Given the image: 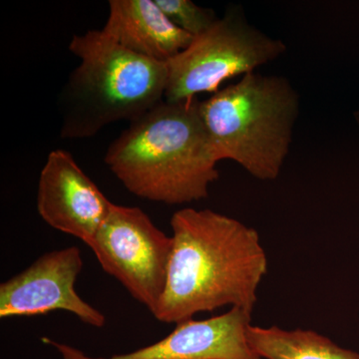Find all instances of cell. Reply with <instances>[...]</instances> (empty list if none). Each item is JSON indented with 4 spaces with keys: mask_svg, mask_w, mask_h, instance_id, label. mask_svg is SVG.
<instances>
[{
    "mask_svg": "<svg viewBox=\"0 0 359 359\" xmlns=\"http://www.w3.org/2000/svg\"><path fill=\"white\" fill-rule=\"evenodd\" d=\"M170 224L173 250L156 320L177 325L226 306L252 313L268 271L257 231L226 215L193 208L175 212Z\"/></svg>",
    "mask_w": 359,
    "mask_h": 359,
    "instance_id": "cell-1",
    "label": "cell"
},
{
    "mask_svg": "<svg viewBox=\"0 0 359 359\" xmlns=\"http://www.w3.org/2000/svg\"><path fill=\"white\" fill-rule=\"evenodd\" d=\"M200 101H163L130 122L110 144L105 163L141 199L183 205L205 199L219 179Z\"/></svg>",
    "mask_w": 359,
    "mask_h": 359,
    "instance_id": "cell-2",
    "label": "cell"
},
{
    "mask_svg": "<svg viewBox=\"0 0 359 359\" xmlns=\"http://www.w3.org/2000/svg\"><path fill=\"white\" fill-rule=\"evenodd\" d=\"M69 50L80 63L59 94L61 138H90L112 123L138 119L165 100L167 63L123 48L102 30L74 35Z\"/></svg>",
    "mask_w": 359,
    "mask_h": 359,
    "instance_id": "cell-3",
    "label": "cell"
},
{
    "mask_svg": "<svg viewBox=\"0 0 359 359\" xmlns=\"http://www.w3.org/2000/svg\"><path fill=\"white\" fill-rule=\"evenodd\" d=\"M301 100L285 77L252 72L200 101L217 160H231L261 181H273L290 153Z\"/></svg>",
    "mask_w": 359,
    "mask_h": 359,
    "instance_id": "cell-4",
    "label": "cell"
},
{
    "mask_svg": "<svg viewBox=\"0 0 359 359\" xmlns=\"http://www.w3.org/2000/svg\"><path fill=\"white\" fill-rule=\"evenodd\" d=\"M285 51V42L250 25L242 7H229L223 18L167 63L165 101L183 102L216 93L226 80L255 72Z\"/></svg>",
    "mask_w": 359,
    "mask_h": 359,
    "instance_id": "cell-5",
    "label": "cell"
},
{
    "mask_svg": "<svg viewBox=\"0 0 359 359\" xmlns=\"http://www.w3.org/2000/svg\"><path fill=\"white\" fill-rule=\"evenodd\" d=\"M89 248L103 271L154 313L166 289L172 237L140 208L113 204Z\"/></svg>",
    "mask_w": 359,
    "mask_h": 359,
    "instance_id": "cell-6",
    "label": "cell"
},
{
    "mask_svg": "<svg viewBox=\"0 0 359 359\" xmlns=\"http://www.w3.org/2000/svg\"><path fill=\"white\" fill-rule=\"evenodd\" d=\"M82 268L79 248L42 255L32 266L1 283L0 318H25L65 311L91 327H104L105 316L82 299L75 290Z\"/></svg>",
    "mask_w": 359,
    "mask_h": 359,
    "instance_id": "cell-7",
    "label": "cell"
},
{
    "mask_svg": "<svg viewBox=\"0 0 359 359\" xmlns=\"http://www.w3.org/2000/svg\"><path fill=\"white\" fill-rule=\"evenodd\" d=\"M252 311L231 308L208 320L193 318L177 323L165 339L130 353L90 358L79 349L43 337L63 359H263L250 346L248 330Z\"/></svg>",
    "mask_w": 359,
    "mask_h": 359,
    "instance_id": "cell-8",
    "label": "cell"
},
{
    "mask_svg": "<svg viewBox=\"0 0 359 359\" xmlns=\"http://www.w3.org/2000/svg\"><path fill=\"white\" fill-rule=\"evenodd\" d=\"M112 205L69 152L49 153L37 191V210L45 223L89 247Z\"/></svg>",
    "mask_w": 359,
    "mask_h": 359,
    "instance_id": "cell-9",
    "label": "cell"
},
{
    "mask_svg": "<svg viewBox=\"0 0 359 359\" xmlns=\"http://www.w3.org/2000/svg\"><path fill=\"white\" fill-rule=\"evenodd\" d=\"M104 34L138 55L168 63L194 37L174 25L155 0H110Z\"/></svg>",
    "mask_w": 359,
    "mask_h": 359,
    "instance_id": "cell-10",
    "label": "cell"
},
{
    "mask_svg": "<svg viewBox=\"0 0 359 359\" xmlns=\"http://www.w3.org/2000/svg\"><path fill=\"white\" fill-rule=\"evenodd\" d=\"M248 339L263 359H359L358 353L342 348L313 330L250 325Z\"/></svg>",
    "mask_w": 359,
    "mask_h": 359,
    "instance_id": "cell-11",
    "label": "cell"
},
{
    "mask_svg": "<svg viewBox=\"0 0 359 359\" xmlns=\"http://www.w3.org/2000/svg\"><path fill=\"white\" fill-rule=\"evenodd\" d=\"M161 11L175 25L184 32L199 36L217 20L216 13L212 9L204 8L191 0H155Z\"/></svg>",
    "mask_w": 359,
    "mask_h": 359,
    "instance_id": "cell-12",
    "label": "cell"
},
{
    "mask_svg": "<svg viewBox=\"0 0 359 359\" xmlns=\"http://www.w3.org/2000/svg\"><path fill=\"white\" fill-rule=\"evenodd\" d=\"M354 117H355L356 122L359 125V109L356 111L355 114H354Z\"/></svg>",
    "mask_w": 359,
    "mask_h": 359,
    "instance_id": "cell-13",
    "label": "cell"
}]
</instances>
